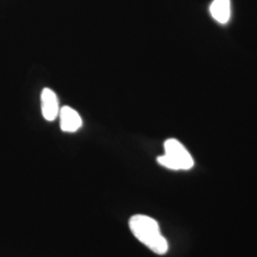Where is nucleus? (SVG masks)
Wrapping results in <instances>:
<instances>
[{
    "label": "nucleus",
    "mask_w": 257,
    "mask_h": 257,
    "mask_svg": "<svg viewBox=\"0 0 257 257\" xmlns=\"http://www.w3.org/2000/svg\"><path fill=\"white\" fill-rule=\"evenodd\" d=\"M128 226L133 234L152 251L159 255L167 253L169 245L157 221L144 214H136L131 217Z\"/></svg>",
    "instance_id": "nucleus-1"
},
{
    "label": "nucleus",
    "mask_w": 257,
    "mask_h": 257,
    "mask_svg": "<svg viewBox=\"0 0 257 257\" xmlns=\"http://www.w3.org/2000/svg\"><path fill=\"white\" fill-rule=\"evenodd\" d=\"M165 154L157 158L158 163L174 171H188L194 165L193 157L188 150L175 138H170L164 143Z\"/></svg>",
    "instance_id": "nucleus-2"
},
{
    "label": "nucleus",
    "mask_w": 257,
    "mask_h": 257,
    "mask_svg": "<svg viewBox=\"0 0 257 257\" xmlns=\"http://www.w3.org/2000/svg\"><path fill=\"white\" fill-rule=\"evenodd\" d=\"M41 110L47 121H54L59 115V103L57 95L53 90L45 88L40 95Z\"/></svg>",
    "instance_id": "nucleus-3"
},
{
    "label": "nucleus",
    "mask_w": 257,
    "mask_h": 257,
    "mask_svg": "<svg viewBox=\"0 0 257 257\" xmlns=\"http://www.w3.org/2000/svg\"><path fill=\"white\" fill-rule=\"evenodd\" d=\"M60 128L64 133H75L82 127V118L79 113L69 106L62 107L59 110Z\"/></svg>",
    "instance_id": "nucleus-4"
},
{
    "label": "nucleus",
    "mask_w": 257,
    "mask_h": 257,
    "mask_svg": "<svg viewBox=\"0 0 257 257\" xmlns=\"http://www.w3.org/2000/svg\"><path fill=\"white\" fill-rule=\"evenodd\" d=\"M211 17L221 24H226L230 18V0H213L210 7Z\"/></svg>",
    "instance_id": "nucleus-5"
}]
</instances>
